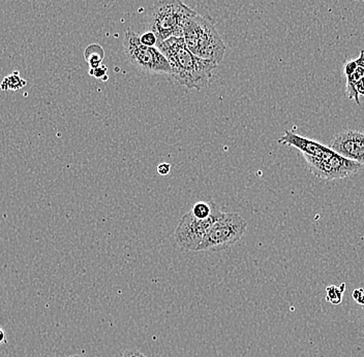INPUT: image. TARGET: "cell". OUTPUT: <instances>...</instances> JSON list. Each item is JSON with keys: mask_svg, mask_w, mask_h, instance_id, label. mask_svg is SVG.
<instances>
[{"mask_svg": "<svg viewBox=\"0 0 364 357\" xmlns=\"http://www.w3.org/2000/svg\"><path fill=\"white\" fill-rule=\"evenodd\" d=\"M156 48L169 62L171 76L188 89L201 90L210 83L218 65L199 58L186 47L182 38H171L159 42Z\"/></svg>", "mask_w": 364, "mask_h": 357, "instance_id": "1", "label": "cell"}, {"mask_svg": "<svg viewBox=\"0 0 364 357\" xmlns=\"http://www.w3.org/2000/svg\"><path fill=\"white\" fill-rule=\"evenodd\" d=\"M183 40L190 51L199 58L220 65L226 53V44L209 16L196 13L186 23Z\"/></svg>", "mask_w": 364, "mask_h": 357, "instance_id": "2", "label": "cell"}, {"mask_svg": "<svg viewBox=\"0 0 364 357\" xmlns=\"http://www.w3.org/2000/svg\"><path fill=\"white\" fill-rule=\"evenodd\" d=\"M197 11L181 0H156L150 11L149 31L158 38V43L171 38H183L184 27Z\"/></svg>", "mask_w": 364, "mask_h": 357, "instance_id": "3", "label": "cell"}, {"mask_svg": "<svg viewBox=\"0 0 364 357\" xmlns=\"http://www.w3.org/2000/svg\"><path fill=\"white\" fill-rule=\"evenodd\" d=\"M247 229V222L238 213H223L209 229L197 252L222 251L235 245Z\"/></svg>", "mask_w": 364, "mask_h": 357, "instance_id": "4", "label": "cell"}, {"mask_svg": "<svg viewBox=\"0 0 364 357\" xmlns=\"http://www.w3.org/2000/svg\"><path fill=\"white\" fill-rule=\"evenodd\" d=\"M124 51L132 65L147 74H172L166 57L156 47H146L140 42V36L132 29L124 33Z\"/></svg>", "mask_w": 364, "mask_h": 357, "instance_id": "5", "label": "cell"}, {"mask_svg": "<svg viewBox=\"0 0 364 357\" xmlns=\"http://www.w3.org/2000/svg\"><path fill=\"white\" fill-rule=\"evenodd\" d=\"M311 174L318 179L338 180L349 178L358 174L364 167L360 163L350 160L332 150L323 158L304 156Z\"/></svg>", "mask_w": 364, "mask_h": 357, "instance_id": "6", "label": "cell"}, {"mask_svg": "<svg viewBox=\"0 0 364 357\" xmlns=\"http://www.w3.org/2000/svg\"><path fill=\"white\" fill-rule=\"evenodd\" d=\"M222 214L220 208H218L207 219H198L191 212L182 216L174 234L177 244L183 249L197 251L198 247L201 244L205 236L215 224L216 220L222 216Z\"/></svg>", "mask_w": 364, "mask_h": 357, "instance_id": "7", "label": "cell"}, {"mask_svg": "<svg viewBox=\"0 0 364 357\" xmlns=\"http://www.w3.org/2000/svg\"><path fill=\"white\" fill-rule=\"evenodd\" d=\"M331 149L364 167V133L358 131H343L334 138Z\"/></svg>", "mask_w": 364, "mask_h": 357, "instance_id": "8", "label": "cell"}, {"mask_svg": "<svg viewBox=\"0 0 364 357\" xmlns=\"http://www.w3.org/2000/svg\"><path fill=\"white\" fill-rule=\"evenodd\" d=\"M277 143L279 145L296 148L301 152L302 156L316 157V158H323L332 151L331 148L289 131H284V136H281Z\"/></svg>", "mask_w": 364, "mask_h": 357, "instance_id": "9", "label": "cell"}, {"mask_svg": "<svg viewBox=\"0 0 364 357\" xmlns=\"http://www.w3.org/2000/svg\"><path fill=\"white\" fill-rule=\"evenodd\" d=\"M355 60L357 62V68L352 75L346 77V79H347L346 90H347L348 99H354L357 104H360V99H359V95L357 94L356 90H355V85H356L357 82L364 78V50H361L360 55Z\"/></svg>", "mask_w": 364, "mask_h": 357, "instance_id": "10", "label": "cell"}, {"mask_svg": "<svg viewBox=\"0 0 364 357\" xmlns=\"http://www.w3.org/2000/svg\"><path fill=\"white\" fill-rule=\"evenodd\" d=\"M220 208L215 202H199L193 204L191 213L198 219H207L215 212L216 209Z\"/></svg>", "mask_w": 364, "mask_h": 357, "instance_id": "11", "label": "cell"}, {"mask_svg": "<svg viewBox=\"0 0 364 357\" xmlns=\"http://www.w3.org/2000/svg\"><path fill=\"white\" fill-rule=\"evenodd\" d=\"M26 84V81L20 77L19 72H14L10 76L4 78L1 85H0V88H1V90L15 91L21 89Z\"/></svg>", "mask_w": 364, "mask_h": 357, "instance_id": "12", "label": "cell"}, {"mask_svg": "<svg viewBox=\"0 0 364 357\" xmlns=\"http://www.w3.org/2000/svg\"><path fill=\"white\" fill-rule=\"evenodd\" d=\"M346 290L345 283L341 286L330 285L326 288V301L332 304H340L343 302V292Z\"/></svg>", "mask_w": 364, "mask_h": 357, "instance_id": "13", "label": "cell"}, {"mask_svg": "<svg viewBox=\"0 0 364 357\" xmlns=\"http://www.w3.org/2000/svg\"><path fill=\"white\" fill-rule=\"evenodd\" d=\"M104 52L97 54L93 52V45H91L85 50V59L90 63V68H97L101 67L102 59H104Z\"/></svg>", "mask_w": 364, "mask_h": 357, "instance_id": "14", "label": "cell"}, {"mask_svg": "<svg viewBox=\"0 0 364 357\" xmlns=\"http://www.w3.org/2000/svg\"><path fill=\"white\" fill-rule=\"evenodd\" d=\"M140 42L146 47H156L158 44V38H156V34L148 31V33H143L140 36Z\"/></svg>", "mask_w": 364, "mask_h": 357, "instance_id": "15", "label": "cell"}, {"mask_svg": "<svg viewBox=\"0 0 364 357\" xmlns=\"http://www.w3.org/2000/svg\"><path fill=\"white\" fill-rule=\"evenodd\" d=\"M357 68V62L356 60H349L345 63V67H343V72H345V76L348 77L350 75H352L353 72H355V70Z\"/></svg>", "mask_w": 364, "mask_h": 357, "instance_id": "16", "label": "cell"}, {"mask_svg": "<svg viewBox=\"0 0 364 357\" xmlns=\"http://www.w3.org/2000/svg\"><path fill=\"white\" fill-rule=\"evenodd\" d=\"M352 297L357 304L364 306V290L363 288H358V290L353 291Z\"/></svg>", "mask_w": 364, "mask_h": 357, "instance_id": "17", "label": "cell"}, {"mask_svg": "<svg viewBox=\"0 0 364 357\" xmlns=\"http://www.w3.org/2000/svg\"><path fill=\"white\" fill-rule=\"evenodd\" d=\"M107 68L105 67H99L97 68H90V74L91 76H95V78H102L106 75Z\"/></svg>", "mask_w": 364, "mask_h": 357, "instance_id": "18", "label": "cell"}, {"mask_svg": "<svg viewBox=\"0 0 364 357\" xmlns=\"http://www.w3.org/2000/svg\"><path fill=\"white\" fill-rule=\"evenodd\" d=\"M171 170V165L168 163H163L158 167V172L159 175L161 176H167L169 174Z\"/></svg>", "mask_w": 364, "mask_h": 357, "instance_id": "19", "label": "cell"}, {"mask_svg": "<svg viewBox=\"0 0 364 357\" xmlns=\"http://www.w3.org/2000/svg\"><path fill=\"white\" fill-rule=\"evenodd\" d=\"M120 357H147L144 356V354L141 353V352L136 351V350H127L124 353L120 356Z\"/></svg>", "mask_w": 364, "mask_h": 357, "instance_id": "20", "label": "cell"}, {"mask_svg": "<svg viewBox=\"0 0 364 357\" xmlns=\"http://www.w3.org/2000/svg\"><path fill=\"white\" fill-rule=\"evenodd\" d=\"M355 90H356L359 97H364V78L357 82L356 85H355Z\"/></svg>", "mask_w": 364, "mask_h": 357, "instance_id": "21", "label": "cell"}, {"mask_svg": "<svg viewBox=\"0 0 364 357\" xmlns=\"http://www.w3.org/2000/svg\"><path fill=\"white\" fill-rule=\"evenodd\" d=\"M6 333H4V329H0V344H6Z\"/></svg>", "mask_w": 364, "mask_h": 357, "instance_id": "22", "label": "cell"}, {"mask_svg": "<svg viewBox=\"0 0 364 357\" xmlns=\"http://www.w3.org/2000/svg\"><path fill=\"white\" fill-rule=\"evenodd\" d=\"M352 1L364 2V0H352Z\"/></svg>", "mask_w": 364, "mask_h": 357, "instance_id": "23", "label": "cell"}, {"mask_svg": "<svg viewBox=\"0 0 364 357\" xmlns=\"http://www.w3.org/2000/svg\"><path fill=\"white\" fill-rule=\"evenodd\" d=\"M68 357H83V356H68Z\"/></svg>", "mask_w": 364, "mask_h": 357, "instance_id": "24", "label": "cell"}]
</instances>
